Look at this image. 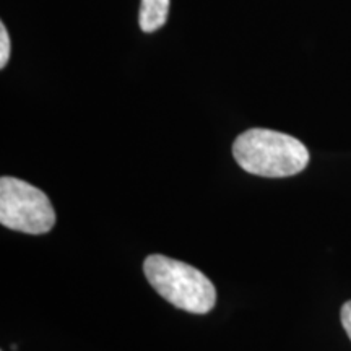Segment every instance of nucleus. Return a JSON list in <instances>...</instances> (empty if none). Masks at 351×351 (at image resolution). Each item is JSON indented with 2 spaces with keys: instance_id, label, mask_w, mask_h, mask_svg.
I'll use <instances>...</instances> for the list:
<instances>
[{
  "instance_id": "f257e3e1",
  "label": "nucleus",
  "mask_w": 351,
  "mask_h": 351,
  "mask_svg": "<svg viewBox=\"0 0 351 351\" xmlns=\"http://www.w3.org/2000/svg\"><path fill=\"white\" fill-rule=\"evenodd\" d=\"M232 156L245 173L262 178H289L309 165V150L291 135L249 129L232 143Z\"/></svg>"
},
{
  "instance_id": "f03ea898",
  "label": "nucleus",
  "mask_w": 351,
  "mask_h": 351,
  "mask_svg": "<svg viewBox=\"0 0 351 351\" xmlns=\"http://www.w3.org/2000/svg\"><path fill=\"white\" fill-rule=\"evenodd\" d=\"M148 283L166 301L191 314H207L217 302V288L199 269L153 254L143 262Z\"/></svg>"
},
{
  "instance_id": "7ed1b4c3",
  "label": "nucleus",
  "mask_w": 351,
  "mask_h": 351,
  "mask_svg": "<svg viewBox=\"0 0 351 351\" xmlns=\"http://www.w3.org/2000/svg\"><path fill=\"white\" fill-rule=\"evenodd\" d=\"M0 223L26 234H46L56 225V212L41 189L3 176L0 179Z\"/></svg>"
},
{
  "instance_id": "20e7f679",
  "label": "nucleus",
  "mask_w": 351,
  "mask_h": 351,
  "mask_svg": "<svg viewBox=\"0 0 351 351\" xmlns=\"http://www.w3.org/2000/svg\"><path fill=\"white\" fill-rule=\"evenodd\" d=\"M169 15V0H142L140 2V28L145 33H153L165 26Z\"/></svg>"
},
{
  "instance_id": "39448f33",
  "label": "nucleus",
  "mask_w": 351,
  "mask_h": 351,
  "mask_svg": "<svg viewBox=\"0 0 351 351\" xmlns=\"http://www.w3.org/2000/svg\"><path fill=\"white\" fill-rule=\"evenodd\" d=\"M10 59V36L5 25L0 23V69H3Z\"/></svg>"
},
{
  "instance_id": "423d86ee",
  "label": "nucleus",
  "mask_w": 351,
  "mask_h": 351,
  "mask_svg": "<svg viewBox=\"0 0 351 351\" xmlns=\"http://www.w3.org/2000/svg\"><path fill=\"white\" fill-rule=\"evenodd\" d=\"M340 319H341V326H343L346 335H348L351 340V301H346L345 304L341 306Z\"/></svg>"
}]
</instances>
